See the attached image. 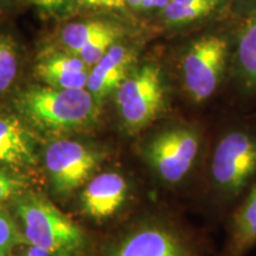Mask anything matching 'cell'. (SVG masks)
Listing matches in <instances>:
<instances>
[{
	"mask_svg": "<svg viewBox=\"0 0 256 256\" xmlns=\"http://www.w3.org/2000/svg\"><path fill=\"white\" fill-rule=\"evenodd\" d=\"M256 14V0H232L230 14L235 19H244Z\"/></svg>",
	"mask_w": 256,
	"mask_h": 256,
	"instance_id": "obj_23",
	"label": "cell"
},
{
	"mask_svg": "<svg viewBox=\"0 0 256 256\" xmlns=\"http://www.w3.org/2000/svg\"><path fill=\"white\" fill-rule=\"evenodd\" d=\"M240 19L229 17L179 36L168 63L174 90L188 104H209L229 82Z\"/></svg>",
	"mask_w": 256,
	"mask_h": 256,
	"instance_id": "obj_1",
	"label": "cell"
},
{
	"mask_svg": "<svg viewBox=\"0 0 256 256\" xmlns=\"http://www.w3.org/2000/svg\"><path fill=\"white\" fill-rule=\"evenodd\" d=\"M75 5L114 17L130 14L124 0H75Z\"/></svg>",
	"mask_w": 256,
	"mask_h": 256,
	"instance_id": "obj_19",
	"label": "cell"
},
{
	"mask_svg": "<svg viewBox=\"0 0 256 256\" xmlns=\"http://www.w3.org/2000/svg\"><path fill=\"white\" fill-rule=\"evenodd\" d=\"M8 252H6V250H4V249L0 248V256H6V255H8Z\"/></svg>",
	"mask_w": 256,
	"mask_h": 256,
	"instance_id": "obj_26",
	"label": "cell"
},
{
	"mask_svg": "<svg viewBox=\"0 0 256 256\" xmlns=\"http://www.w3.org/2000/svg\"><path fill=\"white\" fill-rule=\"evenodd\" d=\"M23 188L24 184L20 179L0 168V206L11 198L20 196Z\"/></svg>",
	"mask_w": 256,
	"mask_h": 256,
	"instance_id": "obj_21",
	"label": "cell"
},
{
	"mask_svg": "<svg viewBox=\"0 0 256 256\" xmlns=\"http://www.w3.org/2000/svg\"><path fill=\"white\" fill-rule=\"evenodd\" d=\"M31 2L49 16L66 14L75 6V0H31Z\"/></svg>",
	"mask_w": 256,
	"mask_h": 256,
	"instance_id": "obj_22",
	"label": "cell"
},
{
	"mask_svg": "<svg viewBox=\"0 0 256 256\" xmlns=\"http://www.w3.org/2000/svg\"><path fill=\"white\" fill-rule=\"evenodd\" d=\"M256 182V128L232 124L211 147L206 168L210 194L222 206L240 202Z\"/></svg>",
	"mask_w": 256,
	"mask_h": 256,
	"instance_id": "obj_5",
	"label": "cell"
},
{
	"mask_svg": "<svg viewBox=\"0 0 256 256\" xmlns=\"http://www.w3.org/2000/svg\"><path fill=\"white\" fill-rule=\"evenodd\" d=\"M30 246V244H28ZM24 256H66V255H60V254H56V252H51L48 250H44V249L37 248V247H28L26 252H25Z\"/></svg>",
	"mask_w": 256,
	"mask_h": 256,
	"instance_id": "obj_24",
	"label": "cell"
},
{
	"mask_svg": "<svg viewBox=\"0 0 256 256\" xmlns=\"http://www.w3.org/2000/svg\"><path fill=\"white\" fill-rule=\"evenodd\" d=\"M130 14L154 19L164 10L170 0H124Z\"/></svg>",
	"mask_w": 256,
	"mask_h": 256,
	"instance_id": "obj_20",
	"label": "cell"
},
{
	"mask_svg": "<svg viewBox=\"0 0 256 256\" xmlns=\"http://www.w3.org/2000/svg\"><path fill=\"white\" fill-rule=\"evenodd\" d=\"M128 36L127 26L114 16L66 24L60 34V48L78 56L88 66L100 60L118 42Z\"/></svg>",
	"mask_w": 256,
	"mask_h": 256,
	"instance_id": "obj_9",
	"label": "cell"
},
{
	"mask_svg": "<svg viewBox=\"0 0 256 256\" xmlns=\"http://www.w3.org/2000/svg\"><path fill=\"white\" fill-rule=\"evenodd\" d=\"M10 2H11V0H0V8H2V6L8 5Z\"/></svg>",
	"mask_w": 256,
	"mask_h": 256,
	"instance_id": "obj_25",
	"label": "cell"
},
{
	"mask_svg": "<svg viewBox=\"0 0 256 256\" xmlns=\"http://www.w3.org/2000/svg\"><path fill=\"white\" fill-rule=\"evenodd\" d=\"M16 212L23 228L22 235L32 247L66 256L83 247L84 235L81 228L46 197L20 194Z\"/></svg>",
	"mask_w": 256,
	"mask_h": 256,
	"instance_id": "obj_6",
	"label": "cell"
},
{
	"mask_svg": "<svg viewBox=\"0 0 256 256\" xmlns=\"http://www.w3.org/2000/svg\"><path fill=\"white\" fill-rule=\"evenodd\" d=\"M174 92L168 63L138 60L113 95L121 130L136 136L164 119Z\"/></svg>",
	"mask_w": 256,
	"mask_h": 256,
	"instance_id": "obj_3",
	"label": "cell"
},
{
	"mask_svg": "<svg viewBox=\"0 0 256 256\" xmlns=\"http://www.w3.org/2000/svg\"><path fill=\"white\" fill-rule=\"evenodd\" d=\"M130 194L127 178L118 171H106L87 182L81 194L82 210L95 220L114 217L126 206Z\"/></svg>",
	"mask_w": 256,
	"mask_h": 256,
	"instance_id": "obj_12",
	"label": "cell"
},
{
	"mask_svg": "<svg viewBox=\"0 0 256 256\" xmlns=\"http://www.w3.org/2000/svg\"><path fill=\"white\" fill-rule=\"evenodd\" d=\"M0 162L17 168L37 162L34 138L20 118L0 116Z\"/></svg>",
	"mask_w": 256,
	"mask_h": 256,
	"instance_id": "obj_15",
	"label": "cell"
},
{
	"mask_svg": "<svg viewBox=\"0 0 256 256\" xmlns=\"http://www.w3.org/2000/svg\"><path fill=\"white\" fill-rule=\"evenodd\" d=\"M232 0H170L153 19L170 37H179L232 17Z\"/></svg>",
	"mask_w": 256,
	"mask_h": 256,
	"instance_id": "obj_10",
	"label": "cell"
},
{
	"mask_svg": "<svg viewBox=\"0 0 256 256\" xmlns=\"http://www.w3.org/2000/svg\"><path fill=\"white\" fill-rule=\"evenodd\" d=\"M19 118L31 130L51 138L94 128L101 116L102 106L87 89H60L34 86L14 98Z\"/></svg>",
	"mask_w": 256,
	"mask_h": 256,
	"instance_id": "obj_2",
	"label": "cell"
},
{
	"mask_svg": "<svg viewBox=\"0 0 256 256\" xmlns=\"http://www.w3.org/2000/svg\"><path fill=\"white\" fill-rule=\"evenodd\" d=\"M138 60L139 51L136 46L124 38L114 44L106 55L92 66L87 90L98 104L102 106L115 94Z\"/></svg>",
	"mask_w": 256,
	"mask_h": 256,
	"instance_id": "obj_11",
	"label": "cell"
},
{
	"mask_svg": "<svg viewBox=\"0 0 256 256\" xmlns=\"http://www.w3.org/2000/svg\"><path fill=\"white\" fill-rule=\"evenodd\" d=\"M256 247V182L238 202L229 226L228 256H244Z\"/></svg>",
	"mask_w": 256,
	"mask_h": 256,
	"instance_id": "obj_16",
	"label": "cell"
},
{
	"mask_svg": "<svg viewBox=\"0 0 256 256\" xmlns=\"http://www.w3.org/2000/svg\"><path fill=\"white\" fill-rule=\"evenodd\" d=\"M229 82L243 95H256V14L240 19Z\"/></svg>",
	"mask_w": 256,
	"mask_h": 256,
	"instance_id": "obj_14",
	"label": "cell"
},
{
	"mask_svg": "<svg viewBox=\"0 0 256 256\" xmlns=\"http://www.w3.org/2000/svg\"><path fill=\"white\" fill-rule=\"evenodd\" d=\"M104 156L94 147L60 138L48 146L44 160L54 188L66 196L87 183Z\"/></svg>",
	"mask_w": 256,
	"mask_h": 256,
	"instance_id": "obj_8",
	"label": "cell"
},
{
	"mask_svg": "<svg viewBox=\"0 0 256 256\" xmlns=\"http://www.w3.org/2000/svg\"><path fill=\"white\" fill-rule=\"evenodd\" d=\"M108 256H197V248L180 223L159 220L128 232Z\"/></svg>",
	"mask_w": 256,
	"mask_h": 256,
	"instance_id": "obj_7",
	"label": "cell"
},
{
	"mask_svg": "<svg viewBox=\"0 0 256 256\" xmlns=\"http://www.w3.org/2000/svg\"><path fill=\"white\" fill-rule=\"evenodd\" d=\"M206 142V132L200 122L178 118L168 120L150 134L140 152L160 183L182 186L203 162Z\"/></svg>",
	"mask_w": 256,
	"mask_h": 256,
	"instance_id": "obj_4",
	"label": "cell"
},
{
	"mask_svg": "<svg viewBox=\"0 0 256 256\" xmlns=\"http://www.w3.org/2000/svg\"><path fill=\"white\" fill-rule=\"evenodd\" d=\"M22 66V56L14 38L0 34V95L8 92L17 81Z\"/></svg>",
	"mask_w": 256,
	"mask_h": 256,
	"instance_id": "obj_17",
	"label": "cell"
},
{
	"mask_svg": "<svg viewBox=\"0 0 256 256\" xmlns=\"http://www.w3.org/2000/svg\"><path fill=\"white\" fill-rule=\"evenodd\" d=\"M90 66L62 48L44 51L34 64V74L43 84L60 89H87Z\"/></svg>",
	"mask_w": 256,
	"mask_h": 256,
	"instance_id": "obj_13",
	"label": "cell"
},
{
	"mask_svg": "<svg viewBox=\"0 0 256 256\" xmlns=\"http://www.w3.org/2000/svg\"><path fill=\"white\" fill-rule=\"evenodd\" d=\"M25 242L17 226L4 210L0 209V248L10 252L19 243Z\"/></svg>",
	"mask_w": 256,
	"mask_h": 256,
	"instance_id": "obj_18",
	"label": "cell"
}]
</instances>
